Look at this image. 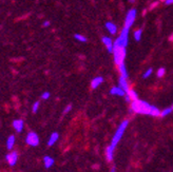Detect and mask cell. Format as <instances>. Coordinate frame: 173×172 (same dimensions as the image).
<instances>
[{
	"instance_id": "9a60e30c",
	"label": "cell",
	"mask_w": 173,
	"mask_h": 172,
	"mask_svg": "<svg viewBox=\"0 0 173 172\" xmlns=\"http://www.w3.org/2000/svg\"><path fill=\"white\" fill-rule=\"evenodd\" d=\"M58 138H59V133H57V132H53V133L51 134V136H50L49 141H48V146H49V147L53 146V145L58 141Z\"/></svg>"
},
{
	"instance_id": "52a82bcc",
	"label": "cell",
	"mask_w": 173,
	"mask_h": 172,
	"mask_svg": "<svg viewBox=\"0 0 173 172\" xmlns=\"http://www.w3.org/2000/svg\"><path fill=\"white\" fill-rule=\"evenodd\" d=\"M6 159L8 162V166L14 167L17 164V161H18V153H17V151H13V152L6 154Z\"/></svg>"
},
{
	"instance_id": "4fadbf2b",
	"label": "cell",
	"mask_w": 173,
	"mask_h": 172,
	"mask_svg": "<svg viewBox=\"0 0 173 172\" xmlns=\"http://www.w3.org/2000/svg\"><path fill=\"white\" fill-rule=\"evenodd\" d=\"M104 27H106V29H107L108 32H109L111 35H115V34L117 33V27H116V25L114 24L113 22H111V21L106 22Z\"/></svg>"
},
{
	"instance_id": "484cf974",
	"label": "cell",
	"mask_w": 173,
	"mask_h": 172,
	"mask_svg": "<svg viewBox=\"0 0 173 172\" xmlns=\"http://www.w3.org/2000/svg\"><path fill=\"white\" fill-rule=\"evenodd\" d=\"M38 109H39V101H36V103H34L33 107H32V112L36 113V112L38 111Z\"/></svg>"
},
{
	"instance_id": "d6986e66",
	"label": "cell",
	"mask_w": 173,
	"mask_h": 172,
	"mask_svg": "<svg viewBox=\"0 0 173 172\" xmlns=\"http://www.w3.org/2000/svg\"><path fill=\"white\" fill-rule=\"evenodd\" d=\"M150 116H154V117L160 116V111H159V110L156 108V107L152 106L151 112H150Z\"/></svg>"
},
{
	"instance_id": "9c48e42d",
	"label": "cell",
	"mask_w": 173,
	"mask_h": 172,
	"mask_svg": "<svg viewBox=\"0 0 173 172\" xmlns=\"http://www.w3.org/2000/svg\"><path fill=\"white\" fill-rule=\"evenodd\" d=\"M23 126H25V122L22 120H13V128L18 132V133H21L22 130H23Z\"/></svg>"
},
{
	"instance_id": "d4e9b609",
	"label": "cell",
	"mask_w": 173,
	"mask_h": 172,
	"mask_svg": "<svg viewBox=\"0 0 173 172\" xmlns=\"http://www.w3.org/2000/svg\"><path fill=\"white\" fill-rule=\"evenodd\" d=\"M152 73H153V70H152L151 68H150V69H148L145 73H144L143 78H148V77H150V76L152 75Z\"/></svg>"
},
{
	"instance_id": "5bb4252c",
	"label": "cell",
	"mask_w": 173,
	"mask_h": 172,
	"mask_svg": "<svg viewBox=\"0 0 173 172\" xmlns=\"http://www.w3.org/2000/svg\"><path fill=\"white\" fill-rule=\"evenodd\" d=\"M43 165H44V167L47 168V169H49V168H51V167H53V165H54V158L53 157H51V156H48V155H46V156H43Z\"/></svg>"
},
{
	"instance_id": "1f68e13d",
	"label": "cell",
	"mask_w": 173,
	"mask_h": 172,
	"mask_svg": "<svg viewBox=\"0 0 173 172\" xmlns=\"http://www.w3.org/2000/svg\"><path fill=\"white\" fill-rule=\"evenodd\" d=\"M130 2H134V0H131V1H130Z\"/></svg>"
},
{
	"instance_id": "4dcf8cb0",
	"label": "cell",
	"mask_w": 173,
	"mask_h": 172,
	"mask_svg": "<svg viewBox=\"0 0 173 172\" xmlns=\"http://www.w3.org/2000/svg\"><path fill=\"white\" fill-rule=\"evenodd\" d=\"M165 4L166 6H171V4H173V0H165Z\"/></svg>"
},
{
	"instance_id": "83f0119b",
	"label": "cell",
	"mask_w": 173,
	"mask_h": 172,
	"mask_svg": "<svg viewBox=\"0 0 173 172\" xmlns=\"http://www.w3.org/2000/svg\"><path fill=\"white\" fill-rule=\"evenodd\" d=\"M72 110V105H68L66 107V108L63 109V114H67V113H69L70 111Z\"/></svg>"
},
{
	"instance_id": "f546056e",
	"label": "cell",
	"mask_w": 173,
	"mask_h": 172,
	"mask_svg": "<svg viewBox=\"0 0 173 172\" xmlns=\"http://www.w3.org/2000/svg\"><path fill=\"white\" fill-rule=\"evenodd\" d=\"M50 24H51V22H50L49 20H47V21H44V22L42 23V27H43V28H48Z\"/></svg>"
},
{
	"instance_id": "7c38bea8",
	"label": "cell",
	"mask_w": 173,
	"mask_h": 172,
	"mask_svg": "<svg viewBox=\"0 0 173 172\" xmlns=\"http://www.w3.org/2000/svg\"><path fill=\"white\" fill-rule=\"evenodd\" d=\"M102 83H104V77L97 76V77L93 78L92 81H91V88H92V89H97Z\"/></svg>"
},
{
	"instance_id": "44dd1931",
	"label": "cell",
	"mask_w": 173,
	"mask_h": 172,
	"mask_svg": "<svg viewBox=\"0 0 173 172\" xmlns=\"http://www.w3.org/2000/svg\"><path fill=\"white\" fill-rule=\"evenodd\" d=\"M128 94L130 95V97H131V99H132V101L133 100H136V99H138V95H137V93L134 91V90H129V91L127 92Z\"/></svg>"
},
{
	"instance_id": "ba28073f",
	"label": "cell",
	"mask_w": 173,
	"mask_h": 172,
	"mask_svg": "<svg viewBox=\"0 0 173 172\" xmlns=\"http://www.w3.org/2000/svg\"><path fill=\"white\" fill-rule=\"evenodd\" d=\"M102 43L104 45V47L107 48V50L109 53H113V49H114V42L110 37L104 36L102 37Z\"/></svg>"
},
{
	"instance_id": "3957f363",
	"label": "cell",
	"mask_w": 173,
	"mask_h": 172,
	"mask_svg": "<svg viewBox=\"0 0 173 172\" xmlns=\"http://www.w3.org/2000/svg\"><path fill=\"white\" fill-rule=\"evenodd\" d=\"M113 53H114V62L117 66L124 64V60L126 58V47H121V45H114L113 49Z\"/></svg>"
},
{
	"instance_id": "ffe728a7",
	"label": "cell",
	"mask_w": 173,
	"mask_h": 172,
	"mask_svg": "<svg viewBox=\"0 0 173 172\" xmlns=\"http://www.w3.org/2000/svg\"><path fill=\"white\" fill-rule=\"evenodd\" d=\"M74 38L76 39L77 41H79V42H87L88 41V38L85 37L83 35H80V34H75Z\"/></svg>"
},
{
	"instance_id": "603a6c76",
	"label": "cell",
	"mask_w": 173,
	"mask_h": 172,
	"mask_svg": "<svg viewBox=\"0 0 173 172\" xmlns=\"http://www.w3.org/2000/svg\"><path fill=\"white\" fill-rule=\"evenodd\" d=\"M172 111H173V109H172V108H167V109H165V110H162V111H160V116H162V117L168 116V115H169V114H170Z\"/></svg>"
},
{
	"instance_id": "7a4b0ae2",
	"label": "cell",
	"mask_w": 173,
	"mask_h": 172,
	"mask_svg": "<svg viewBox=\"0 0 173 172\" xmlns=\"http://www.w3.org/2000/svg\"><path fill=\"white\" fill-rule=\"evenodd\" d=\"M128 125H129V120H124V122H121L120 125H119V127L117 128L115 134H114V136H113L112 142H111V146H112L113 148H115L116 145L119 143V141H120L121 137H123V135H124L125 131H126Z\"/></svg>"
},
{
	"instance_id": "e0dca14e",
	"label": "cell",
	"mask_w": 173,
	"mask_h": 172,
	"mask_svg": "<svg viewBox=\"0 0 173 172\" xmlns=\"http://www.w3.org/2000/svg\"><path fill=\"white\" fill-rule=\"evenodd\" d=\"M118 70H119V73H120V76H123V77H125V78H128V76H129V74H128V71H127L126 66H125V64H119V66H118Z\"/></svg>"
},
{
	"instance_id": "d6a6232c",
	"label": "cell",
	"mask_w": 173,
	"mask_h": 172,
	"mask_svg": "<svg viewBox=\"0 0 173 172\" xmlns=\"http://www.w3.org/2000/svg\"><path fill=\"white\" fill-rule=\"evenodd\" d=\"M172 109H173V106H172Z\"/></svg>"
},
{
	"instance_id": "30bf717a",
	"label": "cell",
	"mask_w": 173,
	"mask_h": 172,
	"mask_svg": "<svg viewBox=\"0 0 173 172\" xmlns=\"http://www.w3.org/2000/svg\"><path fill=\"white\" fill-rule=\"evenodd\" d=\"M126 93L127 92L123 88H120V87H113L112 89L110 90V94L117 95V96H125Z\"/></svg>"
},
{
	"instance_id": "277c9868",
	"label": "cell",
	"mask_w": 173,
	"mask_h": 172,
	"mask_svg": "<svg viewBox=\"0 0 173 172\" xmlns=\"http://www.w3.org/2000/svg\"><path fill=\"white\" fill-rule=\"evenodd\" d=\"M129 28H126L125 27L120 32V35L114 41V45H121V47H127L128 45V41H129Z\"/></svg>"
},
{
	"instance_id": "ac0fdd59",
	"label": "cell",
	"mask_w": 173,
	"mask_h": 172,
	"mask_svg": "<svg viewBox=\"0 0 173 172\" xmlns=\"http://www.w3.org/2000/svg\"><path fill=\"white\" fill-rule=\"evenodd\" d=\"M14 145H15V136L14 135L8 136V138L6 139V148L8 150H12L13 147H14Z\"/></svg>"
},
{
	"instance_id": "8992f818",
	"label": "cell",
	"mask_w": 173,
	"mask_h": 172,
	"mask_svg": "<svg viewBox=\"0 0 173 172\" xmlns=\"http://www.w3.org/2000/svg\"><path fill=\"white\" fill-rule=\"evenodd\" d=\"M25 143L28 145H30V146L36 147V146L39 145V136L35 132H30L27 135V137H25Z\"/></svg>"
},
{
	"instance_id": "7402d4cb",
	"label": "cell",
	"mask_w": 173,
	"mask_h": 172,
	"mask_svg": "<svg viewBox=\"0 0 173 172\" xmlns=\"http://www.w3.org/2000/svg\"><path fill=\"white\" fill-rule=\"evenodd\" d=\"M141 34H143V30H141V29H139V30H137V31H135L134 39L136 40V41H139L140 39H141Z\"/></svg>"
},
{
	"instance_id": "cb8c5ba5",
	"label": "cell",
	"mask_w": 173,
	"mask_h": 172,
	"mask_svg": "<svg viewBox=\"0 0 173 172\" xmlns=\"http://www.w3.org/2000/svg\"><path fill=\"white\" fill-rule=\"evenodd\" d=\"M165 74H166V69H165V68H159V69L157 70V72H156L157 77H162V76H164Z\"/></svg>"
},
{
	"instance_id": "2e32d148",
	"label": "cell",
	"mask_w": 173,
	"mask_h": 172,
	"mask_svg": "<svg viewBox=\"0 0 173 172\" xmlns=\"http://www.w3.org/2000/svg\"><path fill=\"white\" fill-rule=\"evenodd\" d=\"M119 87H120V88H123V89H124L126 92L129 91L130 88H129V83H128L127 78L123 77V76H120V77H119Z\"/></svg>"
},
{
	"instance_id": "f1b7e54d",
	"label": "cell",
	"mask_w": 173,
	"mask_h": 172,
	"mask_svg": "<svg viewBox=\"0 0 173 172\" xmlns=\"http://www.w3.org/2000/svg\"><path fill=\"white\" fill-rule=\"evenodd\" d=\"M125 99H126L127 103H132V99H131V97H130V95L128 94V93H126V95H125Z\"/></svg>"
},
{
	"instance_id": "8fae6325",
	"label": "cell",
	"mask_w": 173,
	"mask_h": 172,
	"mask_svg": "<svg viewBox=\"0 0 173 172\" xmlns=\"http://www.w3.org/2000/svg\"><path fill=\"white\" fill-rule=\"evenodd\" d=\"M114 149H115V148H113L111 145L106 148V159H107L108 162L113 161V158H114Z\"/></svg>"
},
{
	"instance_id": "6da1fadb",
	"label": "cell",
	"mask_w": 173,
	"mask_h": 172,
	"mask_svg": "<svg viewBox=\"0 0 173 172\" xmlns=\"http://www.w3.org/2000/svg\"><path fill=\"white\" fill-rule=\"evenodd\" d=\"M152 105L148 103L147 101L144 100H133L131 103V112H135V113L144 114V115H150L151 112Z\"/></svg>"
},
{
	"instance_id": "5b68a950",
	"label": "cell",
	"mask_w": 173,
	"mask_h": 172,
	"mask_svg": "<svg viewBox=\"0 0 173 172\" xmlns=\"http://www.w3.org/2000/svg\"><path fill=\"white\" fill-rule=\"evenodd\" d=\"M135 18H136V10L135 8H132L128 12V14L126 16V20H125V27L126 28H131L133 23L135 21Z\"/></svg>"
},
{
	"instance_id": "4316f807",
	"label": "cell",
	"mask_w": 173,
	"mask_h": 172,
	"mask_svg": "<svg viewBox=\"0 0 173 172\" xmlns=\"http://www.w3.org/2000/svg\"><path fill=\"white\" fill-rule=\"evenodd\" d=\"M50 96H51V93H50V92H43V93L41 94V98H42L43 100L49 99Z\"/></svg>"
}]
</instances>
